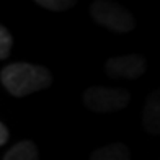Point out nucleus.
Here are the masks:
<instances>
[{"label":"nucleus","mask_w":160,"mask_h":160,"mask_svg":"<svg viewBox=\"0 0 160 160\" xmlns=\"http://www.w3.org/2000/svg\"><path fill=\"white\" fill-rule=\"evenodd\" d=\"M142 126L145 132L160 136V88L149 95L142 111Z\"/></svg>","instance_id":"39448f33"},{"label":"nucleus","mask_w":160,"mask_h":160,"mask_svg":"<svg viewBox=\"0 0 160 160\" xmlns=\"http://www.w3.org/2000/svg\"><path fill=\"white\" fill-rule=\"evenodd\" d=\"M90 160H131V150L121 142L108 144L93 150Z\"/></svg>","instance_id":"423d86ee"},{"label":"nucleus","mask_w":160,"mask_h":160,"mask_svg":"<svg viewBox=\"0 0 160 160\" xmlns=\"http://www.w3.org/2000/svg\"><path fill=\"white\" fill-rule=\"evenodd\" d=\"M90 15L98 25L113 33H129L136 28V20L126 7L110 0H97L90 5Z\"/></svg>","instance_id":"f03ea898"},{"label":"nucleus","mask_w":160,"mask_h":160,"mask_svg":"<svg viewBox=\"0 0 160 160\" xmlns=\"http://www.w3.org/2000/svg\"><path fill=\"white\" fill-rule=\"evenodd\" d=\"M3 160H39L38 147L33 141H21L7 152Z\"/></svg>","instance_id":"0eeeda50"},{"label":"nucleus","mask_w":160,"mask_h":160,"mask_svg":"<svg viewBox=\"0 0 160 160\" xmlns=\"http://www.w3.org/2000/svg\"><path fill=\"white\" fill-rule=\"evenodd\" d=\"M12 46H13V38L10 31L5 26H0V59H7L10 56Z\"/></svg>","instance_id":"1a4fd4ad"},{"label":"nucleus","mask_w":160,"mask_h":160,"mask_svg":"<svg viewBox=\"0 0 160 160\" xmlns=\"http://www.w3.org/2000/svg\"><path fill=\"white\" fill-rule=\"evenodd\" d=\"M75 0H36V5L51 12H65L75 7Z\"/></svg>","instance_id":"6e6552de"},{"label":"nucleus","mask_w":160,"mask_h":160,"mask_svg":"<svg viewBox=\"0 0 160 160\" xmlns=\"http://www.w3.org/2000/svg\"><path fill=\"white\" fill-rule=\"evenodd\" d=\"M83 101L88 110L95 113H113L126 108L131 95L122 88H110V87L92 85L83 92Z\"/></svg>","instance_id":"7ed1b4c3"},{"label":"nucleus","mask_w":160,"mask_h":160,"mask_svg":"<svg viewBox=\"0 0 160 160\" xmlns=\"http://www.w3.org/2000/svg\"><path fill=\"white\" fill-rule=\"evenodd\" d=\"M8 129H7V126L3 124V122H0V145H5L7 141H8Z\"/></svg>","instance_id":"9d476101"},{"label":"nucleus","mask_w":160,"mask_h":160,"mask_svg":"<svg viewBox=\"0 0 160 160\" xmlns=\"http://www.w3.org/2000/svg\"><path fill=\"white\" fill-rule=\"evenodd\" d=\"M145 59L139 54L116 56L105 62V74L111 78L134 80L145 72Z\"/></svg>","instance_id":"20e7f679"},{"label":"nucleus","mask_w":160,"mask_h":160,"mask_svg":"<svg viewBox=\"0 0 160 160\" xmlns=\"http://www.w3.org/2000/svg\"><path fill=\"white\" fill-rule=\"evenodd\" d=\"M3 88L12 97H26L34 92L44 90L51 85V72L42 65H34L28 62H15L5 65L0 72Z\"/></svg>","instance_id":"f257e3e1"}]
</instances>
